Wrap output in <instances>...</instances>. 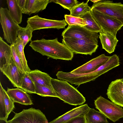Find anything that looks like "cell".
Instances as JSON below:
<instances>
[{"label":"cell","instance_id":"6da1fadb","mask_svg":"<svg viewBox=\"0 0 123 123\" xmlns=\"http://www.w3.org/2000/svg\"><path fill=\"white\" fill-rule=\"evenodd\" d=\"M29 46L34 51L43 55L46 56L48 59L71 60L74 53L65 45L59 42L56 38L53 39L42 38L32 41Z\"/></svg>","mask_w":123,"mask_h":123},{"label":"cell","instance_id":"7a4b0ae2","mask_svg":"<svg viewBox=\"0 0 123 123\" xmlns=\"http://www.w3.org/2000/svg\"><path fill=\"white\" fill-rule=\"evenodd\" d=\"M51 83L57 98L64 103L77 105H81L85 102V98L67 81L52 78Z\"/></svg>","mask_w":123,"mask_h":123},{"label":"cell","instance_id":"3957f363","mask_svg":"<svg viewBox=\"0 0 123 123\" xmlns=\"http://www.w3.org/2000/svg\"><path fill=\"white\" fill-rule=\"evenodd\" d=\"M98 37H90L81 39L64 37L62 42L73 53L91 55L98 47Z\"/></svg>","mask_w":123,"mask_h":123},{"label":"cell","instance_id":"277c9868","mask_svg":"<svg viewBox=\"0 0 123 123\" xmlns=\"http://www.w3.org/2000/svg\"><path fill=\"white\" fill-rule=\"evenodd\" d=\"M0 22L4 39L11 45L14 44L17 39L18 33L22 27L12 19L6 8H0Z\"/></svg>","mask_w":123,"mask_h":123},{"label":"cell","instance_id":"5b68a950","mask_svg":"<svg viewBox=\"0 0 123 123\" xmlns=\"http://www.w3.org/2000/svg\"><path fill=\"white\" fill-rule=\"evenodd\" d=\"M94 103L96 109L114 122L123 117V109L101 96L94 100Z\"/></svg>","mask_w":123,"mask_h":123},{"label":"cell","instance_id":"8992f818","mask_svg":"<svg viewBox=\"0 0 123 123\" xmlns=\"http://www.w3.org/2000/svg\"><path fill=\"white\" fill-rule=\"evenodd\" d=\"M91 9L114 18L123 24V4L112 1L101 0L93 3Z\"/></svg>","mask_w":123,"mask_h":123},{"label":"cell","instance_id":"52a82bcc","mask_svg":"<svg viewBox=\"0 0 123 123\" xmlns=\"http://www.w3.org/2000/svg\"><path fill=\"white\" fill-rule=\"evenodd\" d=\"M7 123H49L45 115L40 110L31 108L15 113Z\"/></svg>","mask_w":123,"mask_h":123},{"label":"cell","instance_id":"ba28073f","mask_svg":"<svg viewBox=\"0 0 123 123\" xmlns=\"http://www.w3.org/2000/svg\"><path fill=\"white\" fill-rule=\"evenodd\" d=\"M90 12L101 30L110 33L115 37L117 32L123 26V24L119 20L94 9H91Z\"/></svg>","mask_w":123,"mask_h":123},{"label":"cell","instance_id":"9c48e42d","mask_svg":"<svg viewBox=\"0 0 123 123\" xmlns=\"http://www.w3.org/2000/svg\"><path fill=\"white\" fill-rule=\"evenodd\" d=\"M27 22L33 31L45 29H63L67 25L64 19L59 20L47 19L37 15L28 18Z\"/></svg>","mask_w":123,"mask_h":123},{"label":"cell","instance_id":"30bf717a","mask_svg":"<svg viewBox=\"0 0 123 123\" xmlns=\"http://www.w3.org/2000/svg\"><path fill=\"white\" fill-rule=\"evenodd\" d=\"M106 94L112 102L123 107V79L112 81L109 86Z\"/></svg>","mask_w":123,"mask_h":123},{"label":"cell","instance_id":"8fae6325","mask_svg":"<svg viewBox=\"0 0 123 123\" xmlns=\"http://www.w3.org/2000/svg\"><path fill=\"white\" fill-rule=\"evenodd\" d=\"M110 56L103 54L91 60L88 62L71 71L73 74H79L90 73L95 71L105 64Z\"/></svg>","mask_w":123,"mask_h":123},{"label":"cell","instance_id":"7c38bea8","mask_svg":"<svg viewBox=\"0 0 123 123\" xmlns=\"http://www.w3.org/2000/svg\"><path fill=\"white\" fill-rule=\"evenodd\" d=\"M62 35L63 38L74 39H81L99 36L98 33L90 31L84 27L74 25H68L62 32Z\"/></svg>","mask_w":123,"mask_h":123},{"label":"cell","instance_id":"4fadbf2b","mask_svg":"<svg viewBox=\"0 0 123 123\" xmlns=\"http://www.w3.org/2000/svg\"><path fill=\"white\" fill-rule=\"evenodd\" d=\"M0 70L9 79L13 86L21 88L23 74L19 71L12 57L9 64Z\"/></svg>","mask_w":123,"mask_h":123},{"label":"cell","instance_id":"5bb4252c","mask_svg":"<svg viewBox=\"0 0 123 123\" xmlns=\"http://www.w3.org/2000/svg\"><path fill=\"white\" fill-rule=\"evenodd\" d=\"M6 92L14 103L16 102L25 105L33 104L30 96L25 91L19 88H7Z\"/></svg>","mask_w":123,"mask_h":123},{"label":"cell","instance_id":"9a60e30c","mask_svg":"<svg viewBox=\"0 0 123 123\" xmlns=\"http://www.w3.org/2000/svg\"><path fill=\"white\" fill-rule=\"evenodd\" d=\"M90 108L87 104L73 109L49 123H65L76 116L84 115Z\"/></svg>","mask_w":123,"mask_h":123},{"label":"cell","instance_id":"2e32d148","mask_svg":"<svg viewBox=\"0 0 123 123\" xmlns=\"http://www.w3.org/2000/svg\"><path fill=\"white\" fill-rule=\"evenodd\" d=\"M99 33V37L102 48L110 54L114 52L118 41L116 37L101 29Z\"/></svg>","mask_w":123,"mask_h":123},{"label":"cell","instance_id":"e0dca14e","mask_svg":"<svg viewBox=\"0 0 123 123\" xmlns=\"http://www.w3.org/2000/svg\"><path fill=\"white\" fill-rule=\"evenodd\" d=\"M50 0H26L22 13L30 16L45 10Z\"/></svg>","mask_w":123,"mask_h":123},{"label":"cell","instance_id":"ac0fdd59","mask_svg":"<svg viewBox=\"0 0 123 123\" xmlns=\"http://www.w3.org/2000/svg\"><path fill=\"white\" fill-rule=\"evenodd\" d=\"M27 73L34 83L47 87L54 91L51 83L52 78L49 74L37 69Z\"/></svg>","mask_w":123,"mask_h":123},{"label":"cell","instance_id":"d6986e66","mask_svg":"<svg viewBox=\"0 0 123 123\" xmlns=\"http://www.w3.org/2000/svg\"><path fill=\"white\" fill-rule=\"evenodd\" d=\"M12 57L10 45L8 44L0 37V69L6 66L9 63Z\"/></svg>","mask_w":123,"mask_h":123},{"label":"cell","instance_id":"ffe728a7","mask_svg":"<svg viewBox=\"0 0 123 123\" xmlns=\"http://www.w3.org/2000/svg\"><path fill=\"white\" fill-rule=\"evenodd\" d=\"M10 14L13 20L18 24L22 21V15L21 9L18 4L17 0H7Z\"/></svg>","mask_w":123,"mask_h":123},{"label":"cell","instance_id":"44dd1931","mask_svg":"<svg viewBox=\"0 0 123 123\" xmlns=\"http://www.w3.org/2000/svg\"><path fill=\"white\" fill-rule=\"evenodd\" d=\"M84 115L87 123H108L106 117L94 109L90 108Z\"/></svg>","mask_w":123,"mask_h":123},{"label":"cell","instance_id":"7402d4cb","mask_svg":"<svg viewBox=\"0 0 123 123\" xmlns=\"http://www.w3.org/2000/svg\"><path fill=\"white\" fill-rule=\"evenodd\" d=\"M80 17L85 19L87 25L84 27L87 30L92 32L98 33H99L101 31V28L95 20L90 11Z\"/></svg>","mask_w":123,"mask_h":123},{"label":"cell","instance_id":"603a6c76","mask_svg":"<svg viewBox=\"0 0 123 123\" xmlns=\"http://www.w3.org/2000/svg\"><path fill=\"white\" fill-rule=\"evenodd\" d=\"M23 65L25 73L29 72L31 69L28 66L25 55L24 47L22 41L18 37L15 43L14 44Z\"/></svg>","mask_w":123,"mask_h":123},{"label":"cell","instance_id":"cb8c5ba5","mask_svg":"<svg viewBox=\"0 0 123 123\" xmlns=\"http://www.w3.org/2000/svg\"><path fill=\"white\" fill-rule=\"evenodd\" d=\"M89 1V0H87L86 3L83 2L79 4L70 11V15L80 17L82 15L90 11L91 7L88 4Z\"/></svg>","mask_w":123,"mask_h":123},{"label":"cell","instance_id":"d4e9b609","mask_svg":"<svg viewBox=\"0 0 123 123\" xmlns=\"http://www.w3.org/2000/svg\"><path fill=\"white\" fill-rule=\"evenodd\" d=\"M27 93H35V86L34 83L27 73L23 74L21 88Z\"/></svg>","mask_w":123,"mask_h":123},{"label":"cell","instance_id":"484cf974","mask_svg":"<svg viewBox=\"0 0 123 123\" xmlns=\"http://www.w3.org/2000/svg\"><path fill=\"white\" fill-rule=\"evenodd\" d=\"M33 31L27 24L25 27H22L18 33V36L22 41L24 47L30 41H32V32Z\"/></svg>","mask_w":123,"mask_h":123},{"label":"cell","instance_id":"4316f807","mask_svg":"<svg viewBox=\"0 0 123 123\" xmlns=\"http://www.w3.org/2000/svg\"><path fill=\"white\" fill-rule=\"evenodd\" d=\"M64 18L66 22L68 25L84 27L87 25L86 22L84 18L67 14L64 15Z\"/></svg>","mask_w":123,"mask_h":123},{"label":"cell","instance_id":"83f0119b","mask_svg":"<svg viewBox=\"0 0 123 123\" xmlns=\"http://www.w3.org/2000/svg\"><path fill=\"white\" fill-rule=\"evenodd\" d=\"M35 93L43 97H51L57 98L54 92L46 86L35 83Z\"/></svg>","mask_w":123,"mask_h":123},{"label":"cell","instance_id":"f1b7e54d","mask_svg":"<svg viewBox=\"0 0 123 123\" xmlns=\"http://www.w3.org/2000/svg\"><path fill=\"white\" fill-rule=\"evenodd\" d=\"M4 89L0 83V119L7 121L8 117L4 102Z\"/></svg>","mask_w":123,"mask_h":123},{"label":"cell","instance_id":"f546056e","mask_svg":"<svg viewBox=\"0 0 123 123\" xmlns=\"http://www.w3.org/2000/svg\"><path fill=\"white\" fill-rule=\"evenodd\" d=\"M51 2L59 4L64 8L67 9L70 11L79 4L76 0H50V2Z\"/></svg>","mask_w":123,"mask_h":123},{"label":"cell","instance_id":"4dcf8cb0","mask_svg":"<svg viewBox=\"0 0 123 123\" xmlns=\"http://www.w3.org/2000/svg\"><path fill=\"white\" fill-rule=\"evenodd\" d=\"M10 46L12 49V58L19 72L21 74H24L25 73V72L14 45L11 44Z\"/></svg>","mask_w":123,"mask_h":123},{"label":"cell","instance_id":"1f68e13d","mask_svg":"<svg viewBox=\"0 0 123 123\" xmlns=\"http://www.w3.org/2000/svg\"><path fill=\"white\" fill-rule=\"evenodd\" d=\"M4 102L6 107V112L8 116L9 115L14 108V103L7 94L6 91L4 89Z\"/></svg>","mask_w":123,"mask_h":123},{"label":"cell","instance_id":"d6a6232c","mask_svg":"<svg viewBox=\"0 0 123 123\" xmlns=\"http://www.w3.org/2000/svg\"><path fill=\"white\" fill-rule=\"evenodd\" d=\"M65 123H87L84 115H81L72 118Z\"/></svg>","mask_w":123,"mask_h":123},{"label":"cell","instance_id":"836d02e7","mask_svg":"<svg viewBox=\"0 0 123 123\" xmlns=\"http://www.w3.org/2000/svg\"><path fill=\"white\" fill-rule=\"evenodd\" d=\"M0 123H7V121L0 119Z\"/></svg>","mask_w":123,"mask_h":123},{"label":"cell","instance_id":"e575fe53","mask_svg":"<svg viewBox=\"0 0 123 123\" xmlns=\"http://www.w3.org/2000/svg\"><path fill=\"white\" fill-rule=\"evenodd\" d=\"M90 1H92V2H93L94 3H95L96 2H97L99 0H90Z\"/></svg>","mask_w":123,"mask_h":123}]
</instances>
